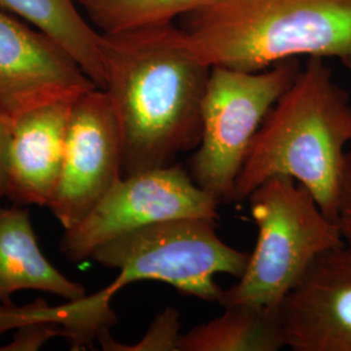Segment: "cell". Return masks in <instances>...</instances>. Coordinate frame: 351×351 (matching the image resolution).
<instances>
[{
    "instance_id": "obj_1",
    "label": "cell",
    "mask_w": 351,
    "mask_h": 351,
    "mask_svg": "<svg viewBox=\"0 0 351 351\" xmlns=\"http://www.w3.org/2000/svg\"><path fill=\"white\" fill-rule=\"evenodd\" d=\"M104 88L120 126L123 176L175 163L201 142L211 73L173 23L101 33Z\"/></svg>"
},
{
    "instance_id": "obj_2",
    "label": "cell",
    "mask_w": 351,
    "mask_h": 351,
    "mask_svg": "<svg viewBox=\"0 0 351 351\" xmlns=\"http://www.w3.org/2000/svg\"><path fill=\"white\" fill-rule=\"evenodd\" d=\"M351 143L349 94L323 58H310L264 119L239 172L232 203L265 180L287 176L307 189L336 223L345 147Z\"/></svg>"
},
{
    "instance_id": "obj_3",
    "label": "cell",
    "mask_w": 351,
    "mask_h": 351,
    "mask_svg": "<svg viewBox=\"0 0 351 351\" xmlns=\"http://www.w3.org/2000/svg\"><path fill=\"white\" fill-rule=\"evenodd\" d=\"M184 17L211 66L256 72L302 55L351 56V0H213Z\"/></svg>"
},
{
    "instance_id": "obj_4",
    "label": "cell",
    "mask_w": 351,
    "mask_h": 351,
    "mask_svg": "<svg viewBox=\"0 0 351 351\" xmlns=\"http://www.w3.org/2000/svg\"><path fill=\"white\" fill-rule=\"evenodd\" d=\"M247 199L258 228L256 245L239 282L224 289L219 304L277 310L311 264L343 241L337 223L328 219L314 195L290 177L265 180Z\"/></svg>"
},
{
    "instance_id": "obj_5",
    "label": "cell",
    "mask_w": 351,
    "mask_h": 351,
    "mask_svg": "<svg viewBox=\"0 0 351 351\" xmlns=\"http://www.w3.org/2000/svg\"><path fill=\"white\" fill-rule=\"evenodd\" d=\"M216 220L181 217L145 226L106 242L90 259L119 271L106 287L113 295L133 282L159 281L184 295L219 304L224 289L215 276L239 278L250 254L220 239Z\"/></svg>"
},
{
    "instance_id": "obj_6",
    "label": "cell",
    "mask_w": 351,
    "mask_h": 351,
    "mask_svg": "<svg viewBox=\"0 0 351 351\" xmlns=\"http://www.w3.org/2000/svg\"><path fill=\"white\" fill-rule=\"evenodd\" d=\"M300 71L297 59L256 72L211 68L202 103L201 142L190 158L189 173L219 203H232L252 141Z\"/></svg>"
},
{
    "instance_id": "obj_7",
    "label": "cell",
    "mask_w": 351,
    "mask_h": 351,
    "mask_svg": "<svg viewBox=\"0 0 351 351\" xmlns=\"http://www.w3.org/2000/svg\"><path fill=\"white\" fill-rule=\"evenodd\" d=\"M219 204L178 164L123 176L80 223L65 229L60 251L78 263L106 242L145 226L181 217L219 219Z\"/></svg>"
},
{
    "instance_id": "obj_8",
    "label": "cell",
    "mask_w": 351,
    "mask_h": 351,
    "mask_svg": "<svg viewBox=\"0 0 351 351\" xmlns=\"http://www.w3.org/2000/svg\"><path fill=\"white\" fill-rule=\"evenodd\" d=\"M123 177V142L112 103L101 88L77 98L66 128L63 165L49 207L75 226Z\"/></svg>"
},
{
    "instance_id": "obj_9",
    "label": "cell",
    "mask_w": 351,
    "mask_h": 351,
    "mask_svg": "<svg viewBox=\"0 0 351 351\" xmlns=\"http://www.w3.org/2000/svg\"><path fill=\"white\" fill-rule=\"evenodd\" d=\"M98 88L53 38L0 10V106L16 119Z\"/></svg>"
},
{
    "instance_id": "obj_10",
    "label": "cell",
    "mask_w": 351,
    "mask_h": 351,
    "mask_svg": "<svg viewBox=\"0 0 351 351\" xmlns=\"http://www.w3.org/2000/svg\"><path fill=\"white\" fill-rule=\"evenodd\" d=\"M287 348L351 351V252L322 254L277 308Z\"/></svg>"
},
{
    "instance_id": "obj_11",
    "label": "cell",
    "mask_w": 351,
    "mask_h": 351,
    "mask_svg": "<svg viewBox=\"0 0 351 351\" xmlns=\"http://www.w3.org/2000/svg\"><path fill=\"white\" fill-rule=\"evenodd\" d=\"M73 101L43 106L14 119L7 151V193L17 206H49L63 165Z\"/></svg>"
},
{
    "instance_id": "obj_12",
    "label": "cell",
    "mask_w": 351,
    "mask_h": 351,
    "mask_svg": "<svg viewBox=\"0 0 351 351\" xmlns=\"http://www.w3.org/2000/svg\"><path fill=\"white\" fill-rule=\"evenodd\" d=\"M39 290L75 301L86 289L64 276L43 255L29 213L14 204L0 208V303L19 290Z\"/></svg>"
},
{
    "instance_id": "obj_13",
    "label": "cell",
    "mask_w": 351,
    "mask_h": 351,
    "mask_svg": "<svg viewBox=\"0 0 351 351\" xmlns=\"http://www.w3.org/2000/svg\"><path fill=\"white\" fill-rule=\"evenodd\" d=\"M0 10L53 38L98 88H104L101 33L82 14L75 0H0Z\"/></svg>"
},
{
    "instance_id": "obj_14",
    "label": "cell",
    "mask_w": 351,
    "mask_h": 351,
    "mask_svg": "<svg viewBox=\"0 0 351 351\" xmlns=\"http://www.w3.org/2000/svg\"><path fill=\"white\" fill-rule=\"evenodd\" d=\"M287 348L278 313L268 307L234 304L224 314L191 328L180 351H277Z\"/></svg>"
},
{
    "instance_id": "obj_15",
    "label": "cell",
    "mask_w": 351,
    "mask_h": 351,
    "mask_svg": "<svg viewBox=\"0 0 351 351\" xmlns=\"http://www.w3.org/2000/svg\"><path fill=\"white\" fill-rule=\"evenodd\" d=\"M101 33L173 23L213 0H75Z\"/></svg>"
},
{
    "instance_id": "obj_16",
    "label": "cell",
    "mask_w": 351,
    "mask_h": 351,
    "mask_svg": "<svg viewBox=\"0 0 351 351\" xmlns=\"http://www.w3.org/2000/svg\"><path fill=\"white\" fill-rule=\"evenodd\" d=\"M181 337L182 333L178 311L173 307H165L155 317L143 339L137 343L121 345L111 337L110 332L103 333L98 341L106 350L180 351Z\"/></svg>"
},
{
    "instance_id": "obj_17",
    "label": "cell",
    "mask_w": 351,
    "mask_h": 351,
    "mask_svg": "<svg viewBox=\"0 0 351 351\" xmlns=\"http://www.w3.org/2000/svg\"><path fill=\"white\" fill-rule=\"evenodd\" d=\"M336 223L339 226L343 245L351 252V150L346 151L345 154Z\"/></svg>"
},
{
    "instance_id": "obj_18",
    "label": "cell",
    "mask_w": 351,
    "mask_h": 351,
    "mask_svg": "<svg viewBox=\"0 0 351 351\" xmlns=\"http://www.w3.org/2000/svg\"><path fill=\"white\" fill-rule=\"evenodd\" d=\"M14 117L0 106V199L7 193V151L12 136Z\"/></svg>"
},
{
    "instance_id": "obj_19",
    "label": "cell",
    "mask_w": 351,
    "mask_h": 351,
    "mask_svg": "<svg viewBox=\"0 0 351 351\" xmlns=\"http://www.w3.org/2000/svg\"><path fill=\"white\" fill-rule=\"evenodd\" d=\"M342 64L346 66V69L349 71V73H350L351 75V56L346 58V59H343V60H342Z\"/></svg>"
}]
</instances>
